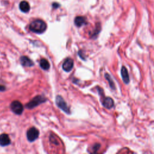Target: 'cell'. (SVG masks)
<instances>
[{"label": "cell", "instance_id": "cell-13", "mask_svg": "<svg viewBox=\"0 0 154 154\" xmlns=\"http://www.w3.org/2000/svg\"><path fill=\"white\" fill-rule=\"evenodd\" d=\"M40 66L42 69H43V70H48L50 67V64H49V61L45 58H42L40 61Z\"/></svg>", "mask_w": 154, "mask_h": 154}, {"label": "cell", "instance_id": "cell-12", "mask_svg": "<svg viewBox=\"0 0 154 154\" xmlns=\"http://www.w3.org/2000/svg\"><path fill=\"white\" fill-rule=\"evenodd\" d=\"M75 24L76 26L80 27L86 23L85 18L82 16H77L75 19Z\"/></svg>", "mask_w": 154, "mask_h": 154}, {"label": "cell", "instance_id": "cell-14", "mask_svg": "<svg viewBox=\"0 0 154 154\" xmlns=\"http://www.w3.org/2000/svg\"><path fill=\"white\" fill-rule=\"evenodd\" d=\"M105 78L109 81V85H110V87L112 89H114L115 88V85H114V83L113 82V81L112 80L110 75L108 73H106L105 75Z\"/></svg>", "mask_w": 154, "mask_h": 154}, {"label": "cell", "instance_id": "cell-9", "mask_svg": "<svg viewBox=\"0 0 154 154\" xmlns=\"http://www.w3.org/2000/svg\"><path fill=\"white\" fill-rule=\"evenodd\" d=\"M102 103L104 107L108 109H110L114 106V101L112 99L109 97L104 98V99L102 100Z\"/></svg>", "mask_w": 154, "mask_h": 154}, {"label": "cell", "instance_id": "cell-6", "mask_svg": "<svg viewBox=\"0 0 154 154\" xmlns=\"http://www.w3.org/2000/svg\"><path fill=\"white\" fill-rule=\"evenodd\" d=\"M73 67V61L72 59L70 58H67V59H66V60L64 61L63 65H62V67L63 69L66 71V72H70Z\"/></svg>", "mask_w": 154, "mask_h": 154}, {"label": "cell", "instance_id": "cell-10", "mask_svg": "<svg viewBox=\"0 0 154 154\" xmlns=\"http://www.w3.org/2000/svg\"><path fill=\"white\" fill-rule=\"evenodd\" d=\"M121 75L123 79V82L125 84H128L129 82V74L127 69L125 67L123 66L121 69Z\"/></svg>", "mask_w": 154, "mask_h": 154}, {"label": "cell", "instance_id": "cell-15", "mask_svg": "<svg viewBox=\"0 0 154 154\" xmlns=\"http://www.w3.org/2000/svg\"><path fill=\"white\" fill-rule=\"evenodd\" d=\"M5 90V87L4 86V85H0V91H2L4 90Z\"/></svg>", "mask_w": 154, "mask_h": 154}, {"label": "cell", "instance_id": "cell-11", "mask_svg": "<svg viewBox=\"0 0 154 154\" xmlns=\"http://www.w3.org/2000/svg\"><path fill=\"white\" fill-rule=\"evenodd\" d=\"M19 8L20 10L24 13H26L28 11H29V9H30V6L29 3L26 1H22L20 2V4H19Z\"/></svg>", "mask_w": 154, "mask_h": 154}, {"label": "cell", "instance_id": "cell-4", "mask_svg": "<svg viewBox=\"0 0 154 154\" xmlns=\"http://www.w3.org/2000/svg\"><path fill=\"white\" fill-rule=\"evenodd\" d=\"M39 135V131L34 127L29 128L26 132V137L29 141L32 142L35 141Z\"/></svg>", "mask_w": 154, "mask_h": 154}, {"label": "cell", "instance_id": "cell-3", "mask_svg": "<svg viewBox=\"0 0 154 154\" xmlns=\"http://www.w3.org/2000/svg\"><path fill=\"white\" fill-rule=\"evenodd\" d=\"M55 102L57 105L60 109H61L63 111H64L67 114H70V109L67 106V103L63 99V98L61 96H57L55 99Z\"/></svg>", "mask_w": 154, "mask_h": 154}, {"label": "cell", "instance_id": "cell-7", "mask_svg": "<svg viewBox=\"0 0 154 154\" xmlns=\"http://www.w3.org/2000/svg\"><path fill=\"white\" fill-rule=\"evenodd\" d=\"M10 138L7 134H3L0 135V146H5L10 144Z\"/></svg>", "mask_w": 154, "mask_h": 154}, {"label": "cell", "instance_id": "cell-1", "mask_svg": "<svg viewBox=\"0 0 154 154\" xmlns=\"http://www.w3.org/2000/svg\"><path fill=\"white\" fill-rule=\"evenodd\" d=\"M46 23L42 20L37 19L32 22L29 26L30 31L37 34H42L46 29Z\"/></svg>", "mask_w": 154, "mask_h": 154}, {"label": "cell", "instance_id": "cell-2", "mask_svg": "<svg viewBox=\"0 0 154 154\" xmlns=\"http://www.w3.org/2000/svg\"><path fill=\"white\" fill-rule=\"evenodd\" d=\"M46 99L45 97L42 96H37L26 105V107L29 109H32L41 104L42 103L46 102Z\"/></svg>", "mask_w": 154, "mask_h": 154}, {"label": "cell", "instance_id": "cell-5", "mask_svg": "<svg viewBox=\"0 0 154 154\" xmlns=\"http://www.w3.org/2000/svg\"><path fill=\"white\" fill-rule=\"evenodd\" d=\"M10 108L12 111L17 115H20L23 110V106L22 104L18 100H14L12 102L10 105Z\"/></svg>", "mask_w": 154, "mask_h": 154}, {"label": "cell", "instance_id": "cell-8", "mask_svg": "<svg viewBox=\"0 0 154 154\" xmlns=\"http://www.w3.org/2000/svg\"><path fill=\"white\" fill-rule=\"evenodd\" d=\"M21 64L25 67H31L34 65L33 61L26 56H22L20 59Z\"/></svg>", "mask_w": 154, "mask_h": 154}]
</instances>
